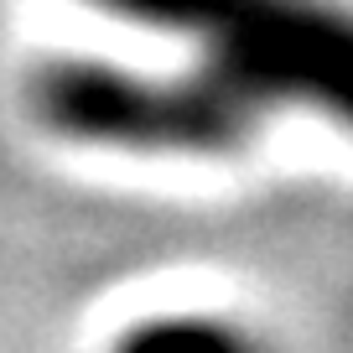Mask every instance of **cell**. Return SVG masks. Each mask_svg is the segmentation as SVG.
<instances>
[{
  "label": "cell",
  "mask_w": 353,
  "mask_h": 353,
  "mask_svg": "<svg viewBox=\"0 0 353 353\" xmlns=\"http://www.w3.org/2000/svg\"><path fill=\"white\" fill-rule=\"evenodd\" d=\"M130 353H244V348L213 327H161L151 338H141Z\"/></svg>",
  "instance_id": "1"
}]
</instances>
